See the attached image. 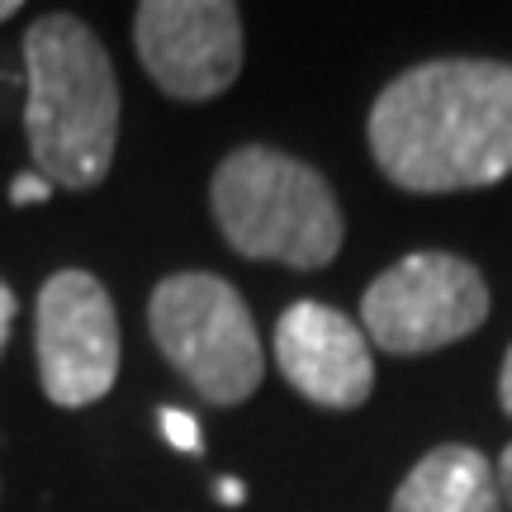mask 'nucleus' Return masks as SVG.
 <instances>
[{
    "mask_svg": "<svg viewBox=\"0 0 512 512\" xmlns=\"http://www.w3.org/2000/svg\"><path fill=\"white\" fill-rule=\"evenodd\" d=\"M366 143L384 181L408 195L484 190L512 176V62L432 57L370 105Z\"/></svg>",
    "mask_w": 512,
    "mask_h": 512,
    "instance_id": "obj_1",
    "label": "nucleus"
},
{
    "mask_svg": "<svg viewBox=\"0 0 512 512\" xmlns=\"http://www.w3.org/2000/svg\"><path fill=\"white\" fill-rule=\"evenodd\" d=\"M24 133L53 190H95L119 147V76L86 19L53 10L24 34Z\"/></svg>",
    "mask_w": 512,
    "mask_h": 512,
    "instance_id": "obj_2",
    "label": "nucleus"
},
{
    "mask_svg": "<svg viewBox=\"0 0 512 512\" xmlns=\"http://www.w3.org/2000/svg\"><path fill=\"white\" fill-rule=\"evenodd\" d=\"M209 209L223 242L247 261L323 271L347 242L328 176L266 143H242L223 157L209 181Z\"/></svg>",
    "mask_w": 512,
    "mask_h": 512,
    "instance_id": "obj_3",
    "label": "nucleus"
},
{
    "mask_svg": "<svg viewBox=\"0 0 512 512\" xmlns=\"http://www.w3.org/2000/svg\"><path fill=\"white\" fill-rule=\"evenodd\" d=\"M147 332L200 399L233 408L261 389L266 351L247 299L223 275L176 271L157 280L147 299Z\"/></svg>",
    "mask_w": 512,
    "mask_h": 512,
    "instance_id": "obj_4",
    "label": "nucleus"
},
{
    "mask_svg": "<svg viewBox=\"0 0 512 512\" xmlns=\"http://www.w3.org/2000/svg\"><path fill=\"white\" fill-rule=\"evenodd\" d=\"M489 318V285L456 252H408L361 294V332L389 356H427Z\"/></svg>",
    "mask_w": 512,
    "mask_h": 512,
    "instance_id": "obj_5",
    "label": "nucleus"
},
{
    "mask_svg": "<svg viewBox=\"0 0 512 512\" xmlns=\"http://www.w3.org/2000/svg\"><path fill=\"white\" fill-rule=\"evenodd\" d=\"M38 380L57 408H91L119 380V313L91 271L43 280L34 309Z\"/></svg>",
    "mask_w": 512,
    "mask_h": 512,
    "instance_id": "obj_6",
    "label": "nucleus"
},
{
    "mask_svg": "<svg viewBox=\"0 0 512 512\" xmlns=\"http://www.w3.org/2000/svg\"><path fill=\"white\" fill-rule=\"evenodd\" d=\"M133 48L157 91L200 105L242 76V10L233 0H143Z\"/></svg>",
    "mask_w": 512,
    "mask_h": 512,
    "instance_id": "obj_7",
    "label": "nucleus"
},
{
    "mask_svg": "<svg viewBox=\"0 0 512 512\" xmlns=\"http://www.w3.org/2000/svg\"><path fill=\"white\" fill-rule=\"evenodd\" d=\"M275 366L299 399L318 408H361L375 389L370 337L323 299H294L275 323Z\"/></svg>",
    "mask_w": 512,
    "mask_h": 512,
    "instance_id": "obj_8",
    "label": "nucleus"
},
{
    "mask_svg": "<svg viewBox=\"0 0 512 512\" xmlns=\"http://www.w3.org/2000/svg\"><path fill=\"white\" fill-rule=\"evenodd\" d=\"M389 512H503V494L489 456L451 441L403 475Z\"/></svg>",
    "mask_w": 512,
    "mask_h": 512,
    "instance_id": "obj_9",
    "label": "nucleus"
},
{
    "mask_svg": "<svg viewBox=\"0 0 512 512\" xmlns=\"http://www.w3.org/2000/svg\"><path fill=\"white\" fill-rule=\"evenodd\" d=\"M157 422H162V437L176 446V451H185V456H200V422L190 418L185 408H162L157 413Z\"/></svg>",
    "mask_w": 512,
    "mask_h": 512,
    "instance_id": "obj_10",
    "label": "nucleus"
},
{
    "mask_svg": "<svg viewBox=\"0 0 512 512\" xmlns=\"http://www.w3.org/2000/svg\"><path fill=\"white\" fill-rule=\"evenodd\" d=\"M48 195H53V185L43 181L38 171H19L15 181H10V200L15 204H43Z\"/></svg>",
    "mask_w": 512,
    "mask_h": 512,
    "instance_id": "obj_11",
    "label": "nucleus"
},
{
    "mask_svg": "<svg viewBox=\"0 0 512 512\" xmlns=\"http://www.w3.org/2000/svg\"><path fill=\"white\" fill-rule=\"evenodd\" d=\"M494 475H498V494H503V508H512V441L503 446V456H498V465H494Z\"/></svg>",
    "mask_w": 512,
    "mask_h": 512,
    "instance_id": "obj_12",
    "label": "nucleus"
},
{
    "mask_svg": "<svg viewBox=\"0 0 512 512\" xmlns=\"http://www.w3.org/2000/svg\"><path fill=\"white\" fill-rule=\"evenodd\" d=\"M10 323H15V294H10V285L0 280V351L10 342Z\"/></svg>",
    "mask_w": 512,
    "mask_h": 512,
    "instance_id": "obj_13",
    "label": "nucleus"
},
{
    "mask_svg": "<svg viewBox=\"0 0 512 512\" xmlns=\"http://www.w3.org/2000/svg\"><path fill=\"white\" fill-rule=\"evenodd\" d=\"M498 403H503V413L512 418V347L503 356V370H498Z\"/></svg>",
    "mask_w": 512,
    "mask_h": 512,
    "instance_id": "obj_14",
    "label": "nucleus"
},
{
    "mask_svg": "<svg viewBox=\"0 0 512 512\" xmlns=\"http://www.w3.org/2000/svg\"><path fill=\"white\" fill-rule=\"evenodd\" d=\"M219 498H223V503H242V498H247V489H242L238 479H219Z\"/></svg>",
    "mask_w": 512,
    "mask_h": 512,
    "instance_id": "obj_15",
    "label": "nucleus"
},
{
    "mask_svg": "<svg viewBox=\"0 0 512 512\" xmlns=\"http://www.w3.org/2000/svg\"><path fill=\"white\" fill-rule=\"evenodd\" d=\"M15 10H19V0H0V24H5L10 15H15Z\"/></svg>",
    "mask_w": 512,
    "mask_h": 512,
    "instance_id": "obj_16",
    "label": "nucleus"
}]
</instances>
